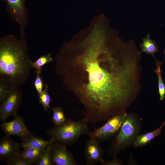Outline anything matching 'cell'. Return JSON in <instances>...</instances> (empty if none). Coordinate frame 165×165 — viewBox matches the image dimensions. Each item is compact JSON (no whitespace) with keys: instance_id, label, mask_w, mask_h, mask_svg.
Listing matches in <instances>:
<instances>
[{"instance_id":"1","label":"cell","mask_w":165,"mask_h":165,"mask_svg":"<svg viewBox=\"0 0 165 165\" xmlns=\"http://www.w3.org/2000/svg\"><path fill=\"white\" fill-rule=\"evenodd\" d=\"M141 55L125 43L103 18L64 43L55 70L66 88L83 105L89 122L97 123L126 112L141 87Z\"/></svg>"},{"instance_id":"2","label":"cell","mask_w":165,"mask_h":165,"mask_svg":"<svg viewBox=\"0 0 165 165\" xmlns=\"http://www.w3.org/2000/svg\"><path fill=\"white\" fill-rule=\"evenodd\" d=\"M21 33L19 39L9 34L0 39V82L9 89L23 84L32 68L24 32Z\"/></svg>"},{"instance_id":"3","label":"cell","mask_w":165,"mask_h":165,"mask_svg":"<svg viewBox=\"0 0 165 165\" xmlns=\"http://www.w3.org/2000/svg\"><path fill=\"white\" fill-rule=\"evenodd\" d=\"M88 119L85 117L78 121L70 119L63 124L54 126L48 130V134L54 141L67 146L74 144L81 136L88 134Z\"/></svg>"},{"instance_id":"4","label":"cell","mask_w":165,"mask_h":165,"mask_svg":"<svg viewBox=\"0 0 165 165\" xmlns=\"http://www.w3.org/2000/svg\"><path fill=\"white\" fill-rule=\"evenodd\" d=\"M140 120L134 113L128 114L109 149V154L115 156L120 151L133 144L138 135Z\"/></svg>"},{"instance_id":"5","label":"cell","mask_w":165,"mask_h":165,"mask_svg":"<svg viewBox=\"0 0 165 165\" xmlns=\"http://www.w3.org/2000/svg\"><path fill=\"white\" fill-rule=\"evenodd\" d=\"M126 112L115 115L109 119L103 125L88 134L90 138L99 143L105 141L117 133L127 116Z\"/></svg>"},{"instance_id":"6","label":"cell","mask_w":165,"mask_h":165,"mask_svg":"<svg viewBox=\"0 0 165 165\" xmlns=\"http://www.w3.org/2000/svg\"><path fill=\"white\" fill-rule=\"evenodd\" d=\"M10 91L1 101L0 121L4 122L9 116L16 115L22 97V93L17 88L10 89Z\"/></svg>"},{"instance_id":"7","label":"cell","mask_w":165,"mask_h":165,"mask_svg":"<svg viewBox=\"0 0 165 165\" xmlns=\"http://www.w3.org/2000/svg\"><path fill=\"white\" fill-rule=\"evenodd\" d=\"M67 146L54 141L52 151V164L56 165H76L77 163Z\"/></svg>"},{"instance_id":"8","label":"cell","mask_w":165,"mask_h":165,"mask_svg":"<svg viewBox=\"0 0 165 165\" xmlns=\"http://www.w3.org/2000/svg\"><path fill=\"white\" fill-rule=\"evenodd\" d=\"M15 119L10 122H4L1 127L6 135H15L22 139L31 135L23 119L20 116H15Z\"/></svg>"},{"instance_id":"9","label":"cell","mask_w":165,"mask_h":165,"mask_svg":"<svg viewBox=\"0 0 165 165\" xmlns=\"http://www.w3.org/2000/svg\"><path fill=\"white\" fill-rule=\"evenodd\" d=\"M11 16L19 24L21 30H24L27 20L25 0H4Z\"/></svg>"},{"instance_id":"10","label":"cell","mask_w":165,"mask_h":165,"mask_svg":"<svg viewBox=\"0 0 165 165\" xmlns=\"http://www.w3.org/2000/svg\"><path fill=\"white\" fill-rule=\"evenodd\" d=\"M95 139L90 138L86 142L85 147V156L86 164L93 165L104 160L103 156L104 150Z\"/></svg>"},{"instance_id":"11","label":"cell","mask_w":165,"mask_h":165,"mask_svg":"<svg viewBox=\"0 0 165 165\" xmlns=\"http://www.w3.org/2000/svg\"><path fill=\"white\" fill-rule=\"evenodd\" d=\"M6 135L0 141V157L2 160L7 159L20 155L21 147L19 144L12 140Z\"/></svg>"},{"instance_id":"12","label":"cell","mask_w":165,"mask_h":165,"mask_svg":"<svg viewBox=\"0 0 165 165\" xmlns=\"http://www.w3.org/2000/svg\"><path fill=\"white\" fill-rule=\"evenodd\" d=\"M165 124V121L156 130L141 135H138L133 144L134 147H141L150 142L155 138L160 135L162 129Z\"/></svg>"},{"instance_id":"13","label":"cell","mask_w":165,"mask_h":165,"mask_svg":"<svg viewBox=\"0 0 165 165\" xmlns=\"http://www.w3.org/2000/svg\"><path fill=\"white\" fill-rule=\"evenodd\" d=\"M46 147L42 148H24L20 155L22 158L31 164L35 162L36 163L40 159Z\"/></svg>"},{"instance_id":"14","label":"cell","mask_w":165,"mask_h":165,"mask_svg":"<svg viewBox=\"0 0 165 165\" xmlns=\"http://www.w3.org/2000/svg\"><path fill=\"white\" fill-rule=\"evenodd\" d=\"M49 141V140H46L31 135L23 139L20 145L21 147L23 148L27 147L42 148H45Z\"/></svg>"},{"instance_id":"15","label":"cell","mask_w":165,"mask_h":165,"mask_svg":"<svg viewBox=\"0 0 165 165\" xmlns=\"http://www.w3.org/2000/svg\"><path fill=\"white\" fill-rule=\"evenodd\" d=\"M140 47L141 49V50L140 51L141 53L145 52L147 54H150L155 60H156L154 53L158 52L159 47L155 42L150 38L149 34H148L145 38L142 39V42L140 45Z\"/></svg>"},{"instance_id":"16","label":"cell","mask_w":165,"mask_h":165,"mask_svg":"<svg viewBox=\"0 0 165 165\" xmlns=\"http://www.w3.org/2000/svg\"><path fill=\"white\" fill-rule=\"evenodd\" d=\"M54 140L51 138L40 159L36 163L37 165H50L52 163L51 157Z\"/></svg>"},{"instance_id":"17","label":"cell","mask_w":165,"mask_h":165,"mask_svg":"<svg viewBox=\"0 0 165 165\" xmlns=\"http://www.w3.org/2000/svg\"><path fill=\"white\" fill-rule=\"evenodd\" d=\"M156 68L154 70L157 75L158 79V92L160 101L163 100L165 97V85L163 81L161 69V66L163 62L156 60Z\"/></svg>"},{"instance_id":"18","label":"cell","mask_w":165,"mask_h":165,"mask_svg":"<svg viewBox=\"0 0 165 165\" xmlns=\"http://www.w3.org/2000/svg\"><path fill=\"white\" fill-rule=\"evenodd\" d=\"M53 112V116L51 121L54 123L55 126L61 125L67 120L63 110L60 107H55L52 109Z\"/></svg>"},{"instance_id":"19","label":"cell","mask_w":165,"mask_h":165,"mask_svg":"<svg viewBox=\"0 0 165 165\" xmlns=\"http://www.w3.org/2000/svg\"><path fill=\"white\" fill-rule=\"evenodd\" d=\"M48 88V85L45 83L44 87L42 91L38 95L39 102L46 111H47L48 108H50V104L53 100L49 94Z\"/></svg>"},{"instance_id":"20","label":"cell","mask_w":165,"mask_h":165,"mask_svg":"<svg viewBox=\"0 0 165 165\" xmlns=\"http://www.w3.org/2000/svg\"><path fill=\"white\" fill-rule=\"evenodd\" d=\"M53 60L51 54L50 53L42 55L35 61L33 62L32 68L35 69V71H42L43 66L48 63L53 62Z\"/></svg>"},{"instance_id":"21","label":"cell","mask_w":165,"mask_h":165,"mask_svg":"<svg viewBox=\"0 0 165 165\" xmlns=\"http://www.w3.org/2000/svg\"><path fill=\"white\" fill-rule=\"evenodd\" d=\"M6 163L9 165H30V163L22 158L20 155L7 159Z\"/></svg>"},{"instance_id":"22","label":"cell","mask_w":165,"mask_h":165,"mask_svg":"<svg viewBox=\"0 0 165 165\" xmlns=\"http://www.w3.org/2000/svg\"><path fill=\"white\" fill-rule=\"evenodd\" d=\"M36 77L34 82L35 89L38 95L41 94L44 87L45 84L42 77L40 75L41 71H35Z\"/></svg>"},{"instance_id":"23","label":"cell","mask_w":165,"mask_h":165,"mask_svg":"<svg viewBox=\"0 0 165 165\" xmlns=\"http://www.w3.org/2000/svg\"><path fill=\"white\" fill-rule=\"evenodd\" d=\"M9 86L5 83L0 82V101L1 102L10 91Z\"/></svg>"},{"instance_id":"24","label":"cell","mask_w":165,"mask_h":165,"mask_svg":"<svg viewBox=\"0 0 165 165\" xmlns=\"http://www.w3.org/2000/svg\"><path fill=\"white\" fill-rule=\"evenodd\" d=\"M101 163L104 165H120L123 164L120 160L116 158H114L110 160H104Z\"/></svg>"},{"instance_id":"25","label":"cell","mask_w":165,"mask_h":165,"mask_svg":"<svg viewBox=\"0 0 165 165\" xmlns=\"http://www.w3.org/2000/svg\"><path fill=\"white\" fill-rule=\"evenodd\" d=\"M163 52L165 54V49L163 50Z\"/></svg>"}]
</instances>
